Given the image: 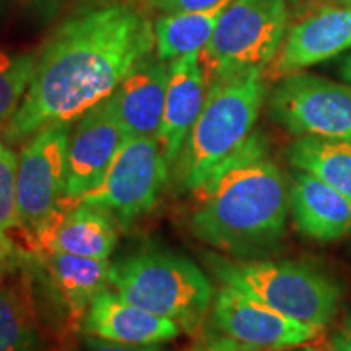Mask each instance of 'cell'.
Here are the masks:
<instances>
[{
    "instance_id": "6da1fadb",
    "label": "cell",
    "mask_w": 351,
    "mask_h": 351,
    "mask_svg": "<svg viewBox=\"0 0 351 351\" xmlns=\"http://www.w3.org/2000/svg\"><path fill=\"white\" fill-rule=\"evenodd\" d=\"M155 47V28L137 2L72 13L38 54L19 111L2 129L10 143L44 127L77 121L109 98Z\"/></svg>"
},
{
    "instance_id": "7a4b0ae2",
    "label": "cell",
    "mask_w": 351,
    "mask_h": 351,
    "mask_svg": "<svg viewBox=\"0 0 351 351\" xmlns=\"http://www.w3.org/2000/svg\"><path fill=\"white\" fill-rule=\"evenodd\" d=\"M267 138L252 132L243 147L192 194L189 230L195 239L236 261H258L283 243L289 186L267 153Z\"/></svg>"
},
{
    "instance_id": "3957f363",
    "label": "cell",
    "mask_w": 351,
    "mask_h": 351,
    "mask_svg": "<svg viewBox=\"0 0 351 351\" xmlns=\"http://www.w3.org/2000/svg\"><path fill=\"white\" fill-rule=\"evenodd\" d=\"M267 96L263 70L208 85L199 119L171 169L178 192H195L247 142Z\"/></svg>"
},
{
    "instance_id": "277c9868",
    "label": "cell",
    "mask_w": 351,
    "mask_h": 351,
    "mask_svg": "<svg viewBox=\"0 0 351 351\" xmlns=\"http://www.w3.org/2000/svg\"><path fill=\"white\" fill-rule=\"evenodd\" d=\"M111 287L135 306L171 319L187 335L202 332L213 302L200 267L165 249H140L112 263Z\"/></svg>"
},
{
    "instance_id": "5b68a950",
    "label": "cell",
    "mask_w": 351,
    "mask_h": 351,
    "mask_svg": "<svg viewBox=\"0 0 351 351\" xmlns=\"http://www.w3.org/2000/svg\"><path fill=\"white\" fill-rule=\"evenodd\" d=\"M213 275L300 322L324 328L332 322L343 298L335 276L313 263L295 261H236L208 254Z\"/></svg>"
},
{
    "instance_id": "8992f818",
    "label": "cell",
    "mask_w": 351,
    "mask_h": 351,
    "mask_svg": "<svg viewBox=\"0 0 351 351\" xmlns=\"http://www.w3.org/2000/svg\"><path fill=\"white\" fill-rule=\"evenodd\" d=\"M288 0H232L207 46L199 52L207 86L269 67L289 23Z\"/></svg>"
},
{
    "instance_id": "52a82bcc",
    "label": "cell",
    "mask_w": 351,
    "mask_h": 351,
    "mask_svg": "<svg viewBox=\"0 0 351 351\" xmlns=\"http://www.w3.org/2000/svg\"><path fill=\"white\" fill-rule=\"evenodd\" d=\"M70 122L41 129L25 140L16 165L20 218L36 241L41 258L70 205L65 200Z\"/></svg>"
},
{
    "instance_id": "ba28073f",
    "label": "cell",
    "mask_w": 351,
    "mask_h": 351,
    "mask_svg": "<svg viewBox=\"0 0 351 351\" xmlns=\"http://www.w3.org/2000/svg\"><path fill=\"white\" fill-rule=\"evenodd\" d=\"M171 178L155 137H129L112 158L103 179L75 204L108 210L125 226L152 212Z\"/></svg>"
},
{
    "instance_id": "9c48e42d",
    "label": "cell",
    "mask_w": 351,
    "mask_h": 351,
    "mask_svg": "<svg viewBox=\"0 0 351 351\" xmlns=\"http://www.w3.org/2000/svg\"><path fill=\"white\" fill-rule=\"evenodd\" d=\"M271 121L296 137L351 142V86L296 72L280 78L269 96Z\"/></svg>"
},
{
    "instance_id": "30bf717a",
    "label": "cell",
    "mask_w": 351,
    "mask_h": 351,
    "mask_svg": "<svg viewBox=\"0 0 351 351\" xmlns=\"http://www.w3.org/2000/svg\"><path fill=\"white\" fill-rule=\"evenodd\" d=\"M210 326L258 351H287L306 345L320 328L300 322L254 300L239 289L223 285L213 298Z\"/></svg>"
},
{
    "instance_id": "8fae6325",
    "label": "cell",
    "mask_w": 351,
    "mask_h": 351,
    "mask_svg": "<svg viewBox=\"0 0 351 351\" xmlns=\"http://www.w3.org/2000/svg\"><path fill=\"white\" fill-rule=\"evenodd\" d=\"M129 137L111 98L78 117L70 132L67 153L65 200L70 207L103 179L112 158Z\"/></svg>"
},
{
    "instance_id": "7c38bea8",
    "label": "cell",
    "mask_w": 351,
    "mask_h": 351,
    "mask_svg": "<svg viewBox=\"0 0 351 351\" xmlns=\"http://www.w3.org/2000/svg\"><path fill=\"white\" fill-rule=\"evenodd\" d=\"M351 47V7L311 10L287 32L278 54L263 72L265 80L301 72Z\"/></svg>"
},
{
    "instance_id": "4fadbf2b",
    "label": "cell",
    "mask_w": 351,
    "mask_h": 351,
    "mask_svg": "<svg viewBox=\"0 0 351 351\" xmlns=\"http://www.w3.org/2000/svg\"><path fill=\"white\" fill-rule=\"evenodd\" d=\"M28 265L26 261L0 285V351H60Z\"/></svg>"
},
{
    "instance_id": "5bb4252c",
    "label": "cell",
    "mask_w": 351,
    "mask_h": 351,
    "mask_svg": "<svg viewBox=\"0 0 351 351\" xmlns=\"http://www.w3.org/2000/svg\"><path fill=\"white\" fill-rule=\"evenodd\" d=\"M207 90L199 52L171 60L165 111L155 137L169 169L174 168L189 132L199 119Z\"/></svg>"
},
{
    "instance_id": "9a60e30c",
    "label": "cell",
    "mask_w": 351,
    "mask_h": 351,
    "mask_svg": "<svg viewBox=\"0 0 351 351\" xmlns=\"http://www.w3.org/2000/svg\"><path fill=\"white\" fill-rule=\"evenodd\" d=\"M181 332L171 319L135 306L111 289L91 301L82 324V333L127 345H161Z\"/></svg>"
},
{
    "instance_id": "2e32d148",
    "label": "cell",
    "mask_w": 351,
    "mask_h": 351,
    "mask_svg": "<svg viewBox=\"0 0 351 351\" xmlns=\"http://www.w3.org/2000/svg\"><path fill=\"white\" fill-rule=\"evenodd\" d=\"M289 213L298 231L315 243L351 234L350 197L304 171H298L289 186Z\"/></svg>"
},
{
    "instance_id": "e0dca14e",
    "label": "cell",
    "mask_w": 351,
    "mask_h": 351,
    "mask_svg": "<svg viewBox=\"0 0 351 351\" xmlns=\"http://www.w3.org/2000/svg\"><path fill=\"white\" fill-rule=\"evenodd\" d=\"M169 64L148 56L127 73L109 96L130 137H156L165 111Z\"/></svg>"
},
{
    "instance_id": "ac0fdd59",
    "label": "cell",
    "mask_w": 351,
    "mask_h": 351,
    "mask_svg": "<svg viewBox=\"0 0 351 351\" xmlns=\"http://www.w3.org/2000/svg\"><path fill=\"white\" fill-rule=\"evenodd\" d=\"M46 274L62 302L65 328L72 335L82 333V324L91 301L111 287L109 258H90L65 252H47L43 258Z\"/></svg>"
},
{
    "instance_id": "d6986e66",
    "label": "cell",
    "mask_w": 351,
    "mask_h": 351,
    "mask_svg": "<svg viewBox=\"0 0 351 351\" xmlns=\"http://www.w3.org/2000/svg\"><path fill=\"white\" fill-rule=\"evenodd\" d=\"M117 225L119 223L108 210L90 204H75L57 226L49 252L108 258L119 241Z\"/></svg>"
},
{
    "instance_id": "ffe728a7",
    "label": "cell",
    "mask_w": 351,
    "mask_h": 351,
    "mask_svg": "<svg viewBox=\"0 0 351 351\" xmlns=\"http://www.w3.org/2000/svg\"><path fill=\"white\" fill-rule=\"evenodd\" d=\"M230 2H223L204 12L171 13V15L158 16L153 25L155 56L165 62H171L178 57L200 52L208 44L219 16Z\"/></svg>"
},
{
    "instance_id": "44dd1931",
    "label": "cell",
    "mask_w": 351,
    "mask_h": 351,
    "mask_svg": "<svg viewBox=\"0 0 351 351\" xmlns=\"http://www.w3.org/2000/svg\"><path fill=\"white\" fill-rule=\"evenodd\" d=\"M288 163L327 182L351 199V142L298 137L287 150Z\"/></svg>"
},
{
    "instance_id": "7402d4cb",
    "label": "cell",
    "mask_w": 351,
    "mask_h": 351,
    "mask_svg": "<svg viewBox=\"0 0 351 351\" xmlns=\"http://www.w3.org/2000/svg\"><path fill=\"white\" fill-rule=\"evenodd\" d=\"M16 165L19 156L3 147L0 153V245L25 261L41 258L36 241L20 218L16 200Z\"/></svg>"
},
{
    "instance_id": "603a6c76",
    "label": "cell",
    "mask_w": 351,
    "mask_h": 351,
    "mask_svg": "<svg viewBox=\"0 0 351 351\" xmlns=\"http://www.w3.org/2000/svg\"><path fill=\"white\" fill-rule=\"evenodd\" d=\"M38 54L0 49V129L19 111L32 83Z\"/></svg>"
},
{
    "instance_id": "cb8c5ba5",
    "label": "cell",
    "mask_w": 351,
    "mask_h": 351,
    "mask_svg": "<svg viewBox=\"0 0 351 351\" xmlns=\"http://www.w3.org/2000/svg\"><path fill=\"white\" fill-rule=\"evenodd\" d=\"M150 10H155L161 15L171 13H189V12H204L219 5L230 0H143Z\"/></svg>"
},
{
    "instance_id": "d4e9b609",
    "label": "cell",
    "mask_w": 351,
    "mask_h": 351,
    "mask_svg": "<svg viewBox=\"0 0 351 351\" xmlns=\"http://www.w3.org/2000/svg\"><path fill=\"white\" fill-rule=\"evenodd\" d=\"M186 351H258L252 346L241 343V341L231 339L225 333L215 330L205 332L191 348Z\"/></svg>"
},
{
    "instance_id": "484cf974",
    "label": "cell",
    "mask_w": 351,
    "mask_h": 351,
    "mask_svg": "<svg viewBox=\"0 0 351 351\" xmlns=\"http://www.w3.org/2000/svg\"><path fill=\"white\" fill-rule=\"evenodd\" d=\"M77 351H165L160 345H127L80 333Z\"/></svg>"
},
{
    "instance_id": "4316f807",
    "label": "cell",
    "mask_w": 351,
    "mask_h": 351,
    "mask_svg": "<svg viewBox=\"0 0 351 351\" xmlns=\"http://www.w3.org/2000/svg\"><path fill=\"white\" fill-rule=\"evenodd\" d=\"M67 2L69 0H26V5L34 19L41 23H51L64 10Z\"/></svg>"
},
{
    "instance_id": "83f0119b",
    "label": "cell",
    "mask_w": 351,
    "mask_h": 351,
    "mask_svg": "<svg viewBox=\"0 0 351 351\" xmlns=\"http://www.w3.org/2000/svg\"><path fill=\"white\" fill-rule=\"evenodd\" d=\"M25 262V258H21L15 252L8 251V249L0 245V285L5 282L8 276L19 269L20 265H23Z\"/></svg>"
},
{
    "instance_id": "f1b7e54d",
    "label": "cell",
    "mask_w": 351,
    "mask_h": 351,
    "mask_svg": "<svg viewBox=\"0 0 351 351\" xmlns=\"http://www.w3.org/2000/svg\"><path fill=\"white\" fill-rule=\"evenodd\" d=\"M332 351H351V317L341 324L330 340Z\"/></svg>"
},
{
    "instance_id": "f546056e",
    "label": "cell",
    "mask_w": 351,
    "mask_h": 351,
    "mask_svg": "<svg viewBox=\"0 0 351 351\" xmlns=\"http://www.w3.org/2000/svg\"><path fill=\"white\" fill-rule=\"evenodd\" d=\"M72 2V12H90L96 10V8H104L109 5H116V3L127 2V0H70Z\"/></svg>"
},
{
    "instance_id": "4dcf8cb0",
    "label": "cell",
    "mask_w": 351,
    "mask_h": 351,
    "mask_svg": "<svg viewBox=\"0 0 351 351\" xmlns=\"http://www.w3.org/2000/svg\"><path fill=\"white\" fill-rule=\"evenodd\" d=\"M314 2L315 0H288L289 13H291L295 19H300V16H302L307 10H309Z\"/></svg>"
},
{
    "instance_id": "1f68e13d",
    "label": "cell",
    "mask_w": 351,
    "mask_h": 351,
    "mask_svg": "<svg viewBox=\"0 0 351 351\" xmlns=\"http://www.w3.org/2000/svg\"><path fill=\"white\" fill-rule=\"evenodd\" d=\"M320 7H351V0H315L306 13H309L311 10H315V8H320Z\"/></svg>"
},
{
    "instance_id": "d6a6232c",
    "label": "cell",
    "mask_w": 351,
    "mask_h": 351,
    "mask_svg": "<svg viewBox=\"0 0 351 351\" xmlns=\"http://www.w3.org/2000/svg\"><path fill=\"white\" fill-rule=\"evenodd\" d=\"M340 75L343 77L346 82L351 83V52H350L348 56H346V59L343 60V64H341Z\"/></svg>"
},
{
    "instance_id": "836d02e7",
    "label": "cell",
    "mask_w": 351,
    "mask_h": 351,
    "mask_svg": "<svg viewBox=\"0 0 351 351\" xmlns=\"http://www.w3.org/2000/svg\"><path fill=\"white\" fill-rule=\"evenodd\" d=\"M287 351H320L317 348H313V346H298V348H293V350H287Z\"/></svg>"
},
{
    "instance_id": "e575fe53",
    "label": "cell",
    "mask_w": 351,
    "mask_h": 351,
    "mask_svg": "<svg viewBox=\"0 0 351 351\" xmlns=\"http://www.w3.org/2000/svg\"><path fill=\"white\" fill-rule=\"evenodd\" d=\"M2 150H3V143H2V140H0V153H2Z\"/></svg>"
},
{
    "instance_id": "d590c367",
    "label": "cell",
    "mask_w": 351,
    "mask_h": 351,
    "mask_svg": "<svg viewBox=\"0 0 351 351\" xmlns=\"http://www.w3.org/2000/svg\"><path fill=\"white\" fill-rule=\"evenodd\" d=\"M142 2H143V0H142Z\"/></svg>"
}]
</instances>
